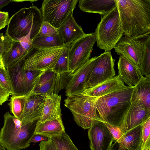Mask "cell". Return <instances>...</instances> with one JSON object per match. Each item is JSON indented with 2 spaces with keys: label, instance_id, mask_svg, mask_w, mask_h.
I'll return each instance as SVG.
<instances>
[{
  "label": "cell",
  "instance_id": "cell-2",
  "mask_svg": "<svg viewBox=\"0 0 150 150\" xmlns=\"http://www.w3.org/2000/svg\"><path fill=\"white\" fill-rule=\"evenodd\" d=\"M134 86H127L97 98L96 110L101 121L120 127L129 108Z\"/></svg>",
  "mask_w": 150,
  "mask_h": 150
},
{
  "label": "cell",
  "instance_id": "cell-41",
  "mask_svg": "<svg viewBox=\"0 0 150 150\" xmlns=\"http://www.w3.org/2000/svg\"><path fill=\"white\" fill-rule=\"evenodd\" d=\"M10 94L0 83V105L7 101Z\"/></svg>",
  "mask_w": 150,
  "mask_h": 150
},
{
  "label": "cell",
  "instance_id": "cell-32",
  "mask_svg": "<svg viewBox=\"0 0 150 150\" xmlns=\"http://www.w3.org/2000/svg\"><path fill=\"white\" fill-rule=\"evenodd\" d=\"M150 117L142 124V150L150 149Z\"/></svg>",
  "mask_w": 150,
  "mask_h": 150
},
{
  "label": "cell",
  "instance_id": "cell-16",
  "mask_svg": "<svg viewBox=\"0 0 150 150\" xmlns=\"http://www.w3.org/2000/svg\"><path fill=\"white\" fill-rule=\"evenodd\" d=\"M47 96L30 94L28 96L23 113L19 119L24 125L38 120L41 116Z\"/></svg>",
  "mask_w": 150,
  "mask_h": 150
},
{
  "label": "cell",
  "instance_id": "cell-13",
  "mask_svg": "<svg viewBox=\"0 0 150 150\" xmlns=\"http://www.w3.org/2000/svg\"><path fill=\"white\" fill-rule=\"evenodd\" d=\"M150 117V109L147 108L139 99L135 98L131 101L123 123L119 128L124 134L142 124Z\"/></svg>",
  "mask_w": 150,
  "mask_h": 150
},
{
  "label": "cell",
  "instance_id": "cell-20",
  "mask_svg": "<svg viewBox=\"0 0 150 150\" xmlns=\"http://www.w3.org/2000/svg\"><path fill=\"white\" fill-rule=\"evenodd\" d=\"M58 35L64 45L71 44L85 33L82 27L76 21L73 14L57 29Z\"/></svg>",
  "mask_w": 150,
  "mask_h": 150
},
{
  "label": "cell",
  "instance_id": "cell-37",
  "mask_svg": "<svg viewBox=\"0 0 150 150\" xmlns=\"http://www.w3.org/2000/svg\"><path fill=\"white\" fill-rule=\"evenodd\" d=\"M57 74L52 70L45 71L41 76L35 87L40 86L48 82L56 76Z\"/></svg>",
  "mask_w": 150,
  "mask_h": 150
},
{
  "label": "cell",
  "instance_id": "cell-11",
  "mask_svg": "<svg viewBox=\"0 0 150 150\" xmlns=\"http://www.w3.org/2000/svg\"><path fill=\"white\" fill-rule=\"evenodd\" d=\"M115 61L110 51H105L96 56L87 78L85 89L94 87L115 76Z\"/></svg>",
  "mask_w": 150,
  "mask_h": 150
},
{
  "label": "cell",
  "instance_id": "cell-4",
  "mask_svg": "<svg viewBox=\"0 0 150 150\" xmlns=\"http://www.w3.org/2000/svg\"><path fill=\"white\" fill-rule=\"evenodd\" d=\"M4 124L0 131V141L7 150H21L28 147L38 120L23 125L8 112L4 115Z\"/></svg>",
  "mask_w": 150,
  "mask_h": 150
},
{
  "label": "cell",
  "instance_id": "cell-42",
  "mask_svg": "<svg viewBox=\"0 0 150 150\" xmlns=\"http://www.w3.org/2000/svg\"><path fill=\"white\" fill-rule=\"evenodd\" d=\"M50 138L38 134H34L30 139L29 142L35 143L40 141H47Z\"/></svg>",
  "mask_w": 150,
  "mask_h": 150
},
{
  "label": "cell",
  "instance_id": "cell-21",
  "mask_svg": "<svg viewBox=\"0 0 150 150\" xmlns=\"http://www.w3.org/2000/svg\"><path fill=\"white\" fill-rule=\"evenodd\" d=\"M79 7L84 12L104 15L117 6L116 0H80Z\"/></svg>",
  "mask_w": 150,
  "mask_h": 150
},
{
  "label": "cell",
  "instance_id": "cell-22",
  "mask_svg": "<svg viewBox=\"0 0 150 150\" xmlns=\"http://www.w3.org/2000/svg\"><path fill=\"white\" fill-rule=\"evenodd\" d=\"M142 124L124 133L117 142L116 150H142Z\"/></svg>",
  "mask_w": 150,
  "mask_h": 150
},
{
  "label": "cell",
  "instance_id": "cell-28",
  "mask_svg": "<svg viewBox=\"0 0 150 150\" xmlns=\"http://www.w3.org/2000/svg\"><path fill=\"white\" fill-rule=\"evenodd\" d=\"M71 44L64 45L62 52L52 70L59 74L69 73V54Z\"/></svg>",
  "mask_w": 150,
  "mask_h": 150
},
{
  "label": "cell",
  "instance_id": "cell-46",
  "mask_svg": "<svg viewBox=\"0 0 150 150\" xmlns=\"http://www.w3.org/2000/svg\"><path fill=\"white\" fill-rule=\"evenodd\" d=\"M148 150H150V149H148Z\"/></svg>",
  "mask_w": 150,
  "mask_h": 150
},
{
  "label": "cell",
  "instance_id": "cell-34",
  "mask_svg": "<svg viewBox=\"0 0 150 150\" xmlns=\"http://www.w3.org/2000/svg\"><path fill=\"white\" fill-rule=\"evenodd\" d=\"M13 40L6 35L0 33V59L11 48Z\"/></svg>",
  "mask_w": 150,
  "mask_h": 150
},
{
  "label": "cell",
  "instance_id": "cell-43",
  "mask_svg": "<svg viewBox=\"0 0 150 150\" xmlns=\"http://www.w3.org/2000/svg\"><path fill=\"white\" fill-rule=\"evenodd\" d=\"M16 0H0V10L10 3L13 2H16Z\"/></svg>",
  "mask_w": 150,
  "mask_h": 150
},
{
  "label": "cell",
  "instance_id": "cell-3",
  "mask_svg": "<svg viewBox=\"0 0 150 150\" xmlns=\"http://www.w3.org/2000/svg\"><path fill=\"white\" fill-rule=\"evenodd\" d=\"M44 21L40 9L32 6L23 8L9 19L6 35L13 41L28 36L33 40L38 34Z\"/></svg>",
  "mask_w": 150,
  "mask_h": 150
},
{
  "label": "cell",
  "instance_id": "cell-27",
  "mask_svg": "<svg viewBox=\"0 0 150 150\" xmlns=\"http://www.w3.org/2000/svg\"><path fill=\"white\" fill-rule=\"evenodd\" d=\"M33 47L50 48L63 47L64 45L58 35L55 36L37 35L32 40Z\"/></svg>",
  "mask_w": 150,
  "mask_h": 150
},
{
  "label": "cell",
  "instance_id": "cell-7",
  "mask_svg": "<svg viewBox=\"0 0 150 150\" xmlns=\"http://www.w3.org/2000/svg\"><path fill=\"white\" fill-rule=\"evenodd\" d=\"M13 89L12 96L29 94L45 71L25 70L22 57L6 69Z\"/></svg>",
  "mask_w": 150,
  "mask_h": 150
},
{
  "label": "cell",
  "instance_id": "cell-9",
  "mask_svg": "<svg viewBox=\"0 0 150 150\" xmlns=\"http://www.w3.org/2000/svg\"><path fill=\"white\" fill-rule=\"evenodd\" d=\"M78 0H45L40 10L44 21L57 29L73 14Z\"/></svg>",
  "mask_w": 150,
  "mask_h": 150
},
{
  "label": "cell",
  "instance_id": "cell-19",
  "mask_svg": "<svg viewBox=\"0 0 150 150\" xmlns=\"http://www.w3.org/2000/svg\"><path fill=\"white\" fill-rule=\"evenodd\" d=\"M72 74L69 73L57 74L48 82L35 87L30 94L48 95L57 94L61 90L66 88Z\"/></svg>",
  "mask_w": 150,
  "mask_h": 150
},
{
  "label": "cell",
  "instance_id": "cell-23",
  "mask_svg": "<svg viewBox=\"0 0 150 150\" xmlns=\"http://www.w3.org/2000/svg\"><path fill=\"white\" fill-rule=\"evenodd\" d=\"M61 98V96L57 94L47 96L41 116L38 121L39 122L62 117Z\"/></svg>",
  "mask_w": 150,
  "mask_h": 150
},
{
  "label": "cell",
  "instance_id": "cell-17",
  "mask_svg": "<svg viewBox=\"0 0 150 150\" xmlns=\"http://www.w3.org/2000/svg\"><path fill=\"white\" fill-rule=\"evenodd\" d=\"M117 66L118 76L128 86H135L144 76L139 67L123 57H120Z\"/></svg>",
  "mask_w": 150,
  "mask_h": 150
},
{
  "label": "cell",
  "instance_id": "cell-25",
  "mask_svg": "<svg viewBox=\"0 0 150 150\" xmlns=\"http://www.w3.org/2000/svg\"><path fill=\"white\" fill-rule=\"evenodd\" d=\"M135 98L139 99L147 108L150 109V75L144 76L134 86L131 101Z\"/></svg>",
  "mask_w": 150,
  "mask_h": 150
},
{
  "label": "cell",
  "instance_id": "cell-38",
  "mask_svg": "<svg viewBox=\"0 0 150 150\" xmlns=\"http://www.w3.org/2000/svg\"><path fill=\"white\" fill-rule=\"evenodd\" d=\"M21 45L26 52H28L33 47L32 40L28 36L22 38L18 40Z\"/></svg>",
  "mask_w": 150,
  "mask_h": 150
},
{
  "label": "cell",
  "instance_id": "cell-30",
  "mask_svg": "<svg viewBox=\"0 0 150 150\" xmlns=\"http://www.w3.org/2000/svg\"><path fill=\"white\" fill-rule=\"evenodd\" d=\"M50 138L57 150H79L65 131L60 135Z\"/></svg>",
  "mask_w": 150,
  "mask_h": 150
},
{
  "label": "cell",
  "instance_id": "cell-12",
  "mask_svg": "<svg viewBox=\"0 0 150 150\" xmlns=\"http://www.w3.org/2000/svg\"><path fill=\"white\" fill-rule=\"evenodd\" d=\"M150 36V32L134 37H122L115 46V52L139 67L146 40Z\"/></svg>",
  "mask_w": 150,
  "mask_h": 150
},
{
  "label": "cell",
  "instance_id": "cell-15",
  "mask_svg": "<svg viewBox=\"0 0 150 150\" xmlns=\"http://www.w3.org/2000/svg\"><path fill=\"white\" fill-rule=\"evenodd\" d=\"M96 56L92 57L72 74L65 88L67 97L81 94L85 90L87 78Z\"/></svg>",
  "mask_w": 150,
  "mask_h": 150
},
{
  "label": "cell",
  "instance_id": "cell-35",
  "mask_svg": "<svg viewBox=\"0 0 150 150\" xmlns=\"http://www.w3.org/2000/svg\"><path fill=\"white\" fill-rule=\"evenodd\" d=\"M58 35L57 29L49 23L43 21L38 35L55 36Z\"/></svg>",
  "mask_w": 150,
  "mask_h": 150
},
{
  "label": "cell",
  "instance_id": "cell-36",
  "mask_svg": "<svg viewBox=\"0 0 150 150\" xmlns=\"http://www.w3.org/2000/svg\"><path fill=\"white\" fill-rule=\"evenodd\" d=\"M112 135L113 139L117 142L119 141L123 134L119 127L112 125L106 123H104Z\"/></svg>",
  "mask_w": 150,
  "mask_h": 150
},
{
  "label": "cell",
  "instance_id": "cell-39",
  "mask_svg": "<svg viewBox=\"0 0 150 150\" xmlns=\"http://www.w3.org/2000/svg\"><path fill=\"white\" fill-rule=\"evenodd\" d=\"M39 146L40 150H57L50 138L48 141L41 142Z\"/></svg>",
  "mask_w": 150,
  "mask_h": 150
},
{
  "label": "cell",
  "instance_id": "cell-18",
  "mask_svg": "<svg viewBox=\"0 0 150 150\" xmlns=\"http://www.w3.org/2000/svg\"><path fill=\"white\" fill-rule=\"evenodd\" d=\"M127 86L117 75L94 87L85 89L80 94L98 98Z\"/></svg>",
  "mask_w": 150,
  "mask_h": 150
},
{
  "label": "cell",
  "instance_id": "cell-31",
  "mask_svg": "<svg viewBox=\"0 0 150 150\" xmlns=\"http://www.w3.org/2000/svg\"><path fill=\"white\" fill-rule=\"evenodd\" d=\"M139 69L143 76L150 75V36L145 41Z\"/></svg>",
  "mask_w": 150,
  "mask_h": 150
},
{
  "label": "cell",
  "instance_id": "cell-40",
  "mask_svg": "<svg viewBox=\"0 0 150 150\" xmlns=\"http://www.w3.org/2000/svg\"><path fill=\"white\" fill-rule=\"evenodd\" d=\"M9 20L8 12L0 11V30L8 25Z\"/></svg>",
  "mask_w": 150,
  "mask_h": 150
},
{
  "label": "cell",
  "instance_id": "cell-6",
  "mask_svg": "<svg viewBox=\"0 0 150 150\" xmlns=\"http://www.w3.org/2000/svg\"><path fill=\"white\" fill-rule=\"evenodd\" d=\"M97 46L110 51L123 34L117 7L103 15L94 32Z\"/></svg>",
  "mask_w": 150,
  "mask_h": 150
},
{
  "label": "cell",
  "instance_id": "cell-1",
  "mask_svg": "<svg viewBox=\"0 0 150 150\" xmlns=\"http://www.w3.org/2000/svg\"><path fill=\"white\" fill-rule=\"evenodd\" d=\"M124 35L150 32V0H116Z\"/></svg>",
  "mask_w": 150,
  "mask_h": 150
},
{
  "label": "cell",
  "instance_id": "cell-33",
  "mask_svg": "<svg viewBox=\"0 0 150 150\" xmlns=\"http://www.w3.org/2000/svg\"><path fill=\"white\" fill-rule=\"evenodd\" d=\"M0 83L11 95L13 89L9 74L6 69L1 67Z\"/></svg>",
  "mask_w": 150,
  "mask_h": 150
},
{
  "label": "cell",
  "instance_id": "cell-24",
  "mask_svg": "<svg viewBox=\"0 0 150 150\" xmlns=\"http://www.w3.org/2000/svg\"><path fill=\"white\" fill-rule=\"evenodd\" d=\"M38 121L34 134H39L50 138L57 137L65 131L62 117L41 123Z\"/></svg>",
  "mask_w": 150,
  "mask_h": 150
},
{
  "label": "cell",
  "instance_id": "cell-29",
  "mask_svg": "<svg viewBox=\"0 0 150 150\" xmlns=\"http://www.w3.org/2000/svg\"><path fill=\"white\" fill-rule=\"evenodd\" d=\"M29 95L12 96L10 98V102L8 104V105L10 107L11 112L18 119L23 113L27 98Z\"/></svg>",
  "mask_w": 150,
  "mask_h": 150
},
{
  "label": "cell",
  "instance_id": "cell-44",
  "mask_svg": "<svg viewBox=\"0 0 150 150\" xmlns=\"http://www.w3.org/2000/svg\"><path fill=\"white\" fill-rule=\"evenodd\" d=\"M0 150H6V149L0 141Z\"/></svg>",
  "mask_w": 150,
  "mask_h": 150
},
{
  "label": "cell",
  "instance_id": "cell-10",
  "mask_svg": "<svg viewBox=\"0 0 150 150\" xmlns=\"http://www.w3.org/2000/svg\"><path fill=\"white\" fill-rule=\"evenodd\" d=\"M96 42L94 32L85 34L71 43L69 54L70 74H72L89 60Z\"/></svg>",
  "mask_w": 150,
  "mask_h": 150
},
{
  "label": "cell",
  "instance_id": "cell-26",
  "mask_svg": "<svg viewBox=\"0 0 150 150\" xmlns=\"http://www.w3.org/2000/svg\"><path fill=\"white\" fill-rule=\"evenodd\" d=\"M27 52L19 42L13 41L11 48L2 57V61L5 69L19 60Z\"/></svg>",
  "mask_w": 150,
  "mask_h": 150
},
{
  "label": "cell",
  "instance_id": "cell-45",
  "mask_svg": "<svg viewBox=\"0 0 150 150\" xmlns=\"http://www.w3.org/2000/svg\"><path fill=\"white\" fill-rule=\"evenodd\" d=\"M0 67L5 69L4 67L2 61L1 59H0Z\"/></svg>",
  "mask_w": 150,
  "mask_h": 150
},
{
  "label": "cell",
  "instance_id": "cell-5",
  "mask_svg": "<svg viewBox=\"0 0 150 150\" xmlns=\"http://www.w3.org/2000/svg\"><path fill=\"white\" fill-rule=\"evenodd\" d=\"M97 98L79 94L67 97L64 105L71 111L77 125L84 129L89 128L96 123L102 122L97 113Z\"/></svg>",
  "mask_w": 150,
  "mask_h": 150
},
{
  "label": "cell",
  "instance_id": "cell-14",
  "mask_svg": "<svg viewBox=\"0 0 150 150\" xmlns=\"http://www.w3.org/2000/svg\"><path fill=\"white\" fill-rule=\"evenodd\" d=\"M88 135L91 150H111L114 140L104 122L92 125L89 128Z\"/></svg>",
  "mask_w": 150,
  "mask_h": 150
},
{
  "label": "cell",
  "instance_id": "cell-8",
  "mask_svg": "<svg viewBox=\"0 0 150 150\" xmlns=\"http://www.w3.org/2000/svg\"><path fill=\"white\" fill-rule=\"evenodd\" d=\"M64 46L50 48L33 47L23 57L24 69L45 71L52 70Z\"/></svg>",
  "mask_w": 150,
  "mask_h": 150
}]
</instances>
